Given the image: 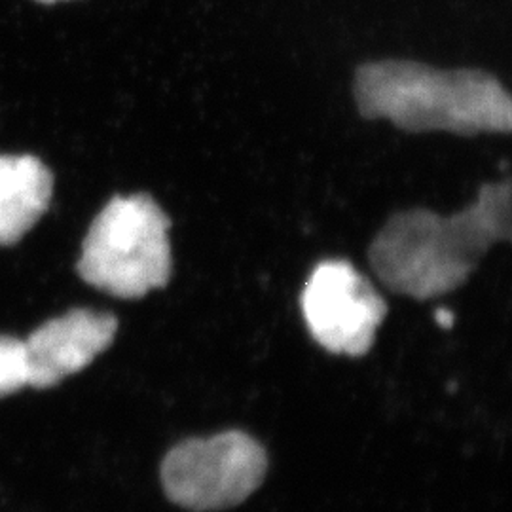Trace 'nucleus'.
Here are the masks:
<instances>
[{"mask_svg": "<svg viewBox=\"0 0 512 512\" xmlns=\"http://www.w3.org/2000/svg\"><path fill=\"white\" fill-rule=\"evenodd\" d=\"M511 232V184H486L456 215L429 209L393 215L372 241L368 258L389 291L429 300L461 287L490 247Z\"/></svg>", "mask_w": 512, "mask_h": 512, "instance_id": "1", "label": "nucleus"}, {"mask_svg": "<svg viewBox=\"0 0 512 512\" xmlns=\"http://www.w3.org/2000/svg\"><path fill=\"white\" fill-rule=\"evenodd\" d=\"M355 101L368 120H389L410 133H507L512 103L484 71H439L414 61L366 63L355 76Z\"/></svg>", "mask_w": 512, "mask_h": 512, "instance_id": "2", "label": "nucleus"}, {"mask_svg": "<svg viewBox=\"0 0 512 512\" xmlns=\"http://www.w3.org/2000/svg\"><path fill=\"white\" fill-rule=\"evenodd\" d=\"M171 222L148 194L112 198L82 243L76 270L99 291L135 300L171 277Z\"/></svg>", "mask_w": 512, "mask_h": 512, "instance_id": "3", "label": "nucleus"}, {"mask_svg": "<svg viewBox=\"0 0 512 512\" xmlns=\"http://www.w3.org/2000/svg\"><path fill=\"white\" fill-rule=\"evenodd\" d=\"M268 469L264 448L241 431L184 440L164 459L162 482L179 507L207 512L243 503Z\"/></svg>", "mask_w": 512, "mask_h": 512, "instance_id": "4", "label": "nucleus"}, {"mask_svg": "<svg viewBox=\"0 0 512 512\" xmlns=\"http://www.w3.org/2000/svg\"><path fill=\"white\" fill-rule=\"evenodd\" d=\"M302 315L321 348L336 355L363 357L374 346L387 304L351 262L325 260L306 281Z\"/></svg>", "mask_w": 512, "mask_h": 512, "instance_id": "5", "label": "nucleus"}, {"mask_svg": "<svg viewBox=\"0 0 512 512\" xmlns=\"http://www.w3.org/2000/svg\"><path fill=\"white\" fill-rule=\"evenodd\" d=\"M118 319L110 313L73 310L40 325L25 340L29 385L48 389L92 365L112 346Z\"/></svg>", "mask_w": 512, "mask_h": 512, "instance_id": "6", "label": "nucleus"}, {"mask_svg": "<svg viewBox=\"0 0 512 512\" xmlns=\"http://www.w3.org/2000/svg\"><path fill=\"white\" fill-rule=\"evenodd\" d=\"M52 171L35 156L0 154V245H16L48 211Z\"/></svg>", "mask_w": 512, "mask_h": 512, "instance_id": "7", "label": "nucleus"}, {"mask_svg": "<svg viewBox=\"0 0 512 512\" xmlns=\"http://www.w3.org/2000/svg\"><path fill=\"white\" fill-rule=\"evenodd\" d=\"M29 385V363L25 340L0 334V397Z\"/></svg>", "mask_w": 512, "mask_h": 512, "instance_id": "8", "label": "nucleus"}, {"mask_svg": "<svg viewBox=\"0 0 512 512\" xmlns=\"http://www.w3.org/2000/svg\"><path fill=\"white\" fill-rule=\"evenodd\" d=\"M435 321H437V325L442 327V329H452L454 327V313L448 310H437L435 313Z\"/></svg>", "mask_w": 512, "mask_h": 512, "instance_id": "9", "label": "nucleus"}, {"mask_svg": "<svg viewBox=\"0 0 512 512\" xmlns=\"http://www.w3.org/2000/svg\"><path fill=\"white\" fill-rule=\"evenodd\" d=\"M38 2H46V4H50V2H57V0H38Z\"/></svg>", "mask_w": 512, "mask_h": 512, "instance_id": "10", "label": "nucleus"}]
</instances>
